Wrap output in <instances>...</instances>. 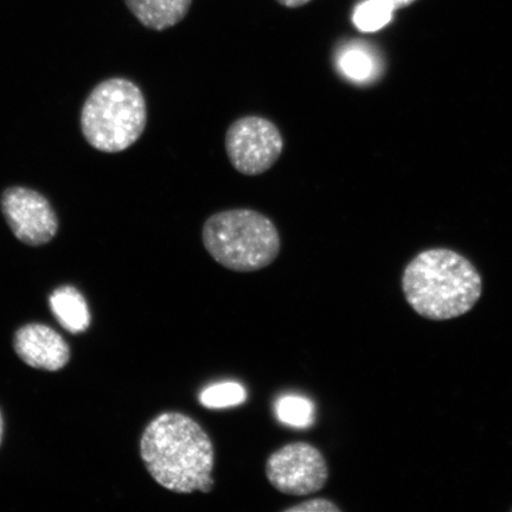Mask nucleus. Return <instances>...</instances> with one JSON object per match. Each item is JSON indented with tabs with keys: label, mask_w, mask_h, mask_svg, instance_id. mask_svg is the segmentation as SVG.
<instances>
[{
	"label": "nucleus",
	"mask_w": 512,
	"mask_h": 512,
	"mask_svg": "<svg viewBox=\"0 0 512 512\" xmlns=\"http://www.w3.org/2000/svg\"><path fill=\"white\" fill-rule=\"evenodd\" d=\"M140 457L150 476L166 490L190 495L210 494L215 486L213 441L191 416L159 414L140 439Z\"/></svg>",
	"instance_id": "1"
},
{
	"label": "nucleus",
	"mask_w": 512,
	"mask_h": 512,
	"mask_svg": "<svg viewBox=\"0 0 512 512\" xmlns=\"http://www.w3.org/2000/svg\"><path fill=\"white\" fill-rule=\"evenodd\" d=\"M403 293L421 317L447 320L471 311L482 296V278L469 260L451 249H428L409 262Z\"/></svg>",
	"instance_id": "2"
},
{
	"label": "nucleus",
	"mask_w": 512,
	"mask_h": 512,
	"mask_svg": "<svg viewBox=\"0 0 512 512\" xmlns=\"http://www.w3.org/2000/svg\"><path fill=\"white\" fill-rule=\"evenodd\" d=\"M202 241L217 264L240 273L264 270L277 260L281 249L275 224L252 209L210 216L203 226Z\"/></svg>",
	"instance_id": "3"
},
{
	"label": "nucleus",
	"mask_w": 512,
	"mask_h": 512,
	"mask_svg": "<svg viewBox=\"0 0 512 512\" xmlns=\"http://www.w3.org/2000/svg\"><path fill=\"white\" fill-rule=\"evenodd\" d=\"M147 123L144 94L130 80L115 78L99 83L81 111L83 137L95 150L123 152L143 136Z\"/></svg>",
	"instance_id": "4"
},
{
	"label": "nucleus",
	"mask_w": 512,
	"mask_h": 512,
	"mask_svg": "<svg viewBox=\"0 0 512 512\" xmlns=\"http://www.w3.org/2000/svg\"><path fill=\"white\" fill-rule=\"evenodd\" d=\"M266 477L275 490L290 496H309L323 490L330 471L323 453L311 444H287L268 457Z\"/></svg>",
	"instance_id": "5"
},
{
	"label": "nucleus",
	"mask_w": 512,
	"mask_h": 512,
	"mask_svg": "<svg viewBox=\"0 0 512 512\" xmlns=\"http://www.w3.org/2000/svg\"><path fill=\"white\" fill-rule=\"evenodd\" d=\"M226 151L236 171L258 176L278 162L284 151V138L272 121L252 115L234 121L228 128Z\"/></svg>",
	"instance_id": "6"
},
{
	"label": "nucleus",
	"mask_w": 512,
	"mask_h": 512,
	"mask_svg": "<svg viewBox=\"0 0 512 512\" xmlns=\"http://www.w3.org/2000/svg\"><path fill=\"white\" fill-rule=\"evenodd\" d=\"M2 211L12 233L29 246H42L55 238L59 220L46 197L32 189L12 187L3 192Z\"/></svg>",
	"instance_id": "7"
},
{
	"label": "nucleus",
	"mask_w": 512,
	"mask_h": 512,
	"mask_svg": "<svg viewBox=\"0 0 512 512\" xmlns=\"http://www.w3.org/2000/svg\"><path fill=\"white\" fill-rule=\"evenodd\" d=\"M15 350L29 367L57 371L66 367L70 351L63 337L43 324H29L17 331Z\"/></svg>",
	"instance_id": "8"
},
{
	"label": "nucleus",
	"mask_w": 512,
	"mask_h": 512,
	"mask_svg": "<svg viewBox=\"0 0 512 512\" xmlns=\"http://www.w3.org/2000/svg\"><path fill=\"white\" fill-rule=\"evenodd\" d=\"M127 8L144 27L163 31L182 22L192 0H125Z\"/></svg>",
	"instance_id": "9"
},
{
	"label": "nucleus",
	"mask_w": 512,
	"mask_h": 512,
	"mask_svg": "<svg viewBox=\"0 0 512 512\" xmlns=\"http://www.w3.org/2000/svg\"><path fill=\"white\" fill-rule=\"evenodd\" d=\"M49 306L57 322L70 334H81L91 325L86 299L73 286L57 288L49 298Z\"/></svg>",
	"instance_id": "10"
},
{
	"label": "nucleus",
	"mask_w": 512,
	"mask_h": 512,
	"mask_svg": "<svg viewBox=\"0 0 512 512\" xmlns=\"http://www.w3.org/2000/svg\"><path fill=\"white\" fill-rule=\"evenodd\" d=\"M275 414L288 426L306 428L315 421V405L302 396L287 395L275 403Z\"/></svg>",
	"instance_id": "11"
},
{
	"label": "nucleus",
	"mask_w": 512,
	"mask_h": 512,
	"mask_svg": "<svg viewBox=\"0 0 512 512\" xmlns=\"http://www.w3.org/2000/svg\"><path fill=\"white\" fill-rule=\"evenodd\" d=\"M395 9L386 0H366L352 15L355 27L363 32H375L392 21Z\"/></svg>",
	"instance_id": "12"
},
{
	"label": "nucleus",
	"mask_w": 512,
	"mask_h": 512,
	"mask_svg": "<svg viewBox=\"0 0 512 512\" xmlns=\"http://www.w3.org/2000/svg\"><path fill=\"white\" fill-rule=\"evenodd\" d=\"M247 400L245 388L240 383L223 382L203 390L201 405L210 409L239 406Z\"/></svg>",
	"instance_id": "13"
},
{
	"label": "nucleus",
	"mask_w": 512,
	"mask_h": 512,
	"mask_svg": "<svg viewBox=\"0 0 512 512\" xmlns=\"http://www.w3.org/2000/svg\"><path fill=\"white\" fill-rule=\"evenodd\" d=\"M339 67L345 76L356 81L369 78L373 72V61L368 54L360 49H350L339 59Z\"/></svg>",
	"instance_id": "14"
},
{
	"label": "nucleus",
	"mask_w": 512,
	"mask_h": 512,
	"mask_svg": "<svg viewBox=\"0 0 512 512\" xmlns=\"http://www.w3.org/2000/svg\"><path fill=\"white\" fill-rule=\"evenodd\" d=\"M336 503L326 498H313L310 501L302 502L287 508L284 512H341Z\"/></svg>",
	"instance_id": "15"
},
{
	"label": "nucleus",
	"mask_w": 512,
	"mask_h": 512,
	"mask_svg": "<svg viewBox=\"0 0 512 512\" xmlns=\"http://www.w3.org/2000/svg\"><path fill=\"white\" fill-rule=\"evenodd\" d=\"M281 5L286 6V8H300V6H304L307 3H310L311 0H277Z\"/></svg>",
	"instance_id": "16"
},
{
	"label": "nucleus",
	"mask_w": 512,
	"mask_h": 512,
	"mask_svg": "<svg viewBox=\"0 0 512 512\" xmlns=\"http://www.w3.org/2000/svg\"><path fill=\"white\" fill-rule=\"evenodd\" d=\"M390 5L393 6V8L400 9L403 8V6H407L414 2V0H386Z\"/></svg>",
	"instance_id": "17"
},
{
	"label": "nucleus",
	"mask_w": 512,
	"mask_h": 512,
	"mask_svg": "<svg viewBox=\"0 0 512 512\" xmlns=\"http://www.w3.org/2000/svg\"><path fill=\"white\" fill-rule=\"evenodd\" d=\"M3 431H4V422H3V418H2V413H0V443H2Z\"/></svg>",
	"instance_id": "18"
}]
</instances>
